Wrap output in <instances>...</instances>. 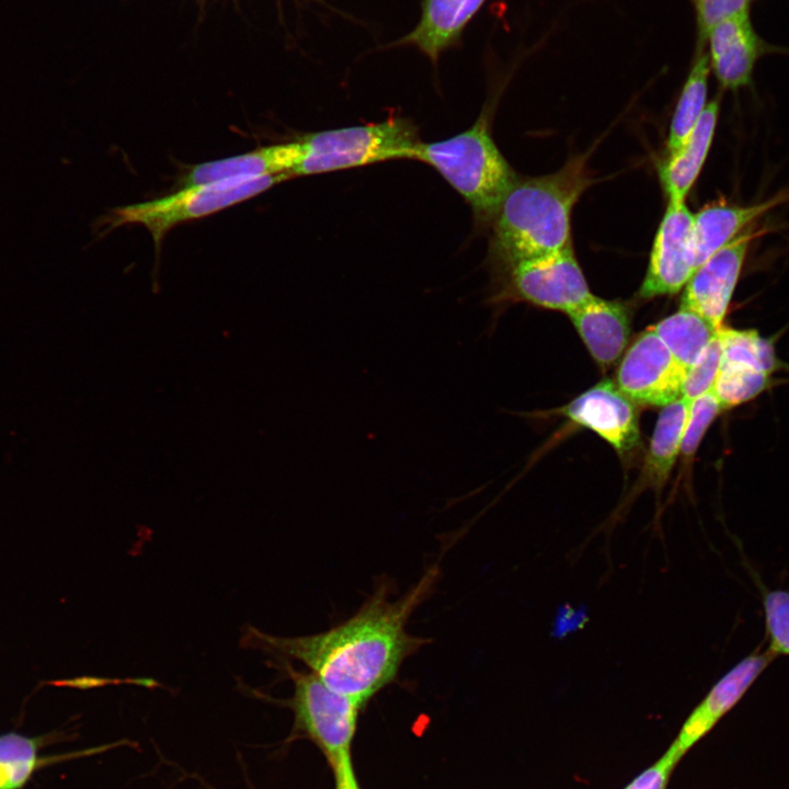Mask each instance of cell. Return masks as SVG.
Wrapping results in <instances>:
<instances>
[{
  "label": "cell",
  "instance_id": "cell-1",
  "mask_svg": "<svg viewBox=\"0 0 789 789\" xmlns=\"http://www.w3.org/2000/svg\"><path fill=\"white\" fill-rule=\"evenodd\" d=\"M437 569L404 595L390 599L385 581L348 619L325 631L298 637H277L245 625L240 645L295 659L330 689L362 706L398 676L403 662L428 642L408 632V621L425 601Z\"/></svg>",
  "mask_w": 789,
  "mask_h": 789
},
{
  "label": "cell",
  "instance_id": "cell-2",
  "mask_svg": "<svg viewBox=\"0 0 789 789\" xmlns=\"http://www.w3.org/2000/svg\"><path fill=\"white\" fill-rule=\"evenodd\" d=\"M588 184L579 158L552 174L518 178L492 220V256L501 271L571 244L572 209Z\"/></svg>",
  "mask_w": 789,
  "mask_h": 789
},
{
  "label": "cell",
  "instance_id": "cell-3",
  "mask_svg": "<svg viewBox=\"0 0 789 789\" xmlns=\"http://www.w3.org/2000/svg\"><path fill=\"white\" fill-rule=\"evenodd\" d=\"M414 160L435 169L471 206L476 219L493 220L518 176L493 141L485 115L468 129L420 142Z\"/></svg>",
  "mask_w": 789,
  "mask_h": 789
},
{
  "label": "cell",
  "instance_id": "cell-4",
  "mask_svg": "<svg viewBox=\"0 0 789 789\" xmlns=\"http://www.w3.org/2000/svg\"><path fill=\"white\" fill-rule=\"evenodd\" d=\"M298 140L301 157L290 172L291 176L320 174L388 160H414L421 142L415 126L401 117L312 133Z\"/></svg>",
  "mask_w": 789,
  "mask_h": 789
},
{
  "label": "cell",
  "instance_id": "cell-5",
  "mask_svg": "<svg viewBox=\"0 0 789 789\" xmlns=\"http://www.w3.org/2000/svg\"><path fill=\"white\" fill-rule=\"evenodd\" d=\"M288 179L290 175L283 173L186 186L161 198L115 208L107 217L106 227L142 225L159 250L165 235L176 225L241 203Z\"/></svg>",
  "mask_w": 789,
  "mask_h": 789
},
{
  "label": "cell",
  "instance_id": "cell-6",
  "mask_svg": "<svg viewBox=\"0 0 789 789\" xmlns=\"http://www.w3.org/2000/svg\"><path fill=\"white\" fill-rule=\"evenodd\" d=\"M492 304L516 300L570 312L593 294L574 255L572 243L501 271Z\"/></svg>",
  "mask_w": 789,
  "mask_h": 789
},
{
  "label": "cell",
  "instance_id": "cell-7",
  "mask_svg": "<svg viewBox=\"0 0 789 789\" xmlns=\"http://www.w3.org/2000/svg\"><path fill=\"white\" fill-rule=\"evenodd\" d=\"M282 662L294 684L289 704L297 725L322 748L332 766L350 757L362 705L330 689L310 671H297L287 659Z\"/></svg>",
  "mask_w": 789,
  "mask_h": 789
},
{
  "label": "cell",
  "instance_id": "cell-8",
  "mask_svg": "<svg viewBox=\"0 0 789 789\" xmlns=\"http://www.w3.org/2000/svg\"><path fill=\"white\" fill-rule=\"evenodd\" d=\"M686 374L649 327L624 354L615 384L634 403L664 407L682 396Z\"/></svg>",
  "mask_w": 789,
  "mask_h": 789
},
{
  "label": "cell",
  "instance_id": "cell-9",
  "mask_svg": "<svg viewBox=\"0 0 789 789\" xmlns=\"http://www.w3.org/2000/svg\"><path fill=\"white\" fill-rule=\"evenodd\" d=\"M691 214L685 202L668 201L656 231L641 298L679 291L696 271Z\"/></svg>",
  "mask_w": 789,
  "mask_h": 789
},
{
  "label": "cell",
  "instance_id": "cell-10",
  "mask_svg": "<svg viewBox=\"0 0 789 789\" xmlns=\"http://www.w3.org/2000/svg\"><path fill=\"white\" fill-rule=\"evenodd\" d=\"M560 413L606 441L620 457L640 445L639 415L634 402L611 380L604 379L582 392Z\"/></svg>",
  "mask_w": 789,
  "mask_h": 789
},
{
  "label": "cell",
  "instance_id": "cell-11",
  "mask_svg": "<svg viewBox=\"0 0 789 789\" xmlns=\"http://www.w3.org/2000/svg\"><path fill=\"white\" fill-rule=\"evenodd\" d=\"M774 659L766 649L757 648L729 670L687 717L668 754L679 763L739 704Z\"/></svg>",
  "mask_w": 789,
  "mask_h": 789
},
{
  "label": "cell",
  "instance_id": "cell-12",
  "mask_svg": "<svg viewBox=\"0 0 789 789\" xmlns=\"http://www.w3.org/2000/svg\"><path fill=\"white\" fill-rule=\"evenodd\" d=\"M753 237L743 231L705 261L685 285L681 307L701 315L720 328Z\"/></svg>",
  "mask_w": 789,
  "mask_h": 789
},
{
  "label": "cell",
  "instance_id": "cell-13",
  "mask_svg": "<svg viewBox=\"0 0 789 789\" xmlns=\"http://www.w3.org/2000/svg\"><path fill=\"white\" fill-rule=\"evenodd\" d=\"M710 70L724 89L739 90L752 83L757 60L771 47L756 33L750 13L717 24L707 35Z\"/></svg>",
  "mask_w": 789,
  "mask_h": 789
},
{
  "label": "cell",
  "instance_id": "cell-14",
  "mask_svg": "<svg viewBox=\"0 0 789 789\" xmlns=\"http://www.w3.org/2000/svg\"><path fill=\"white\" fill-rule=\"evenodd\" d=\"M567 315L601 367L607 368L621 357L630 336V315L621 301L592 295Z\"/></svg>",
  "mask_w": 789,
  "mask_h": 789
},
{
  "label": "cell",
  "instance_id": "cell-15",
  "mask_svg": "<svg viewBox=\"0 0 789 789\" xmlns=\"http://www.w3.org/2000/svg\"><path fill=\"white\" fill-rule=\"evenodd\" d=\"M301 157L299 140L260 148L240 156L193 167L182 181L183 187L231 179L256 178L290 172Z\"/></svg>",
  "mask_w": 789,
  "mask_h": 789
},
{
  "label": "cell",
  "instance_id": "cell-16",
  "mask_svg": "<svg viewBox=\"0 0 789 789\" xmlns=\"http://www.w3.org/2000/svg\"><path fill=\"white\" fill-rule=\"evenodd\" d=\"M485 0H423L420 21L402 43L415 46L433 62L460 38Z\"/></svg>",
  "mask_w": 789,
  "mask_h": 789
},
{
  "label": "cell",
  "instance_id": "cell-17",
  "mask_svg": "<svg viewBox=\"0 0 789 789\" xmlns=\"http://www.w3.org/2000/svg\"><path fill=\"white\" fill-rule=\"evenodd\" d=\"M718 113L719 101L716 98L707 103L684 144L660 167V181L668 201L685 202L709 152Z\"/></svg>",
  "mask_w": 789,
  "mask_h": 789
},
{
  "label": "cell",
  "instance_id": "cell-18",
  "mask_svg": "<svg viewBox=\"0 0 789 789\" xmlns=\"http://www.w3.org/2000/svg\"><path fill=\"white\" fill-rule=\"evenodd\" d=\"M776 203L778 201L746 206L713 203L694 214L693 241L696 270Z\"/></svg>",
  "mask_w": 789,
  "mask_h": 789
},
{
  "label": "cell",
  "instance_id": "cell-19",
  "mask_svg": "<svg viewBox=\"0 0 789 789\" xmlns=\"http://www.w3.org/2000/svg\"><path fill=\"white\" fill-rule=\"evenodd\" d=\"M690 401L679 397L662 407L651 437L643 477L659 490L667 480L681 453Z\"/></svg>",
  "mask_w": 789,
  "mask_h": 789
},
{
  "label": "cell",
  "instance_id": "cell-20",
  "mask_svg": "<svg viewBox=\"0 0 789 789\" xmlns=\"http://www.w3.org/2000/svg\"><path fill=\"white\" fill-rule=\"evenodd\" d=\"M651 328L687 371L719 331L708 319L684 307Z\"/></svg>",
  "mask_w": 789,
  "mask_h": 789
},
{
  "label": "cell",
  "instance_id": "cell-21",
  "mask_svg": "<svg viewBox=\"0 0 789 789\" xmlns=\"http://www.w3.org/2000/svg\"><path fill=\"white\" fill-rule=\"evenodd\" d=\"M708 55L704 48L697 54L681 92L671 121L667 138L668 153L675 152L687 139L707 105L708 78L710 73Z\"/></svg>",
  "mask_w": 789,
  "mask_h": 789
},
{
  "label": "cell",
  "instance_id": "cell-22",
  "mask_svg": "<svg viewBox=\"0 0 789 789\" xmlns=\"http://www.w3.org/2000/svg\"><path fill=\"white\" fill-rule=\"evenodd\" d=\"M50 737L14 731L0 734V789H21L26 785L35 770L45 765L38 752Z\"/></svg>",
  "mask_w": 789,
  "mask_h": 789
},
{
  "label": "cell",
  "instance_id": "cell-23",
  "mask_svg": "<svg viewBox=\"0 0 789 789\" xmlns=\"http://www.w3.org/2000/svg\"><path fill=\"white\" fill-rule=\"evenodd\" d=\"M718 335L722 359L771 374L778 367L773 344L754 330H735L721 325Z\"/></svg>",
  "mask_w": 789,
  "mask_h": 789
},
{
  "label": "cell",
  "instance_id": "cell-24",
  "mask_svg": "<svg viewBox=\"0 0 789 789\" xmlns=\"http://www.w3.org/2000/svg\"><path fill=\"white\" fill-rule=\"evenodd\" d=\"M770 375L722 359L712 391L723 409L752 400L769 385Z\"/></svg>",
  "mask_w": 789,
  "mask_h": 789
},
{
  "label": "cell",
  "instance_id": "cell-25",
  "mask_svg": "<svg viewBox=\"0 0 789 789\" xmlns=\"http://www.w3.org/2000/svg\"><path fill=\"white\" fill-rule=\"evenodd\" d=\"M766 650L776 659L789 656V591L762 588Z\"/></svg>",
  "mask_w": 789,
  "mask_h": 789
},
{
  "label": "cell",
  "instance_id": "cell-26",
  "mask_svg": "<svg viewBox=\"0 0 789 789\" xmlns=\"http://www.w3.org/2000/svg\"><path fill=\"white\" fill-rule=\"evenodd\" d=\"M721 363L722 345L717 334L699 359L688 369L681 397L691 402L697 397L712 390Z\"/></svg>",
  "mask_w": 789,
  "mask_h": 789
},
{
  "label": "cell",
  "instance_id": "cell-27",
  "mask_svg": "<svg viewBox=\"0 0 789 789\" xmlns=\"http://www.w3.org/2000/svg\"><path fill=\"white\" fill-rule=\"evenodd\" d=\"M722 410L723 407L712 390L690 402L688 421L681 447V454L685 458L694 456L707 428Z\"/></svg>",
  "mask_w": 789,
  "mask_h": 789
},
{
  "label": "cell",
  "instance_id": "cell-28",
  "mask_svg": "<svg viewBox=\"0 0 789 789\" xmlns=\"http://www.w3.org/2000/svg\"><path fill=\"white\" fill-rule=\"evenodd\" d=\"M753 0H693L696 12L697 48L705 47L708 33L719 23L750 13Z\"/></svg>",
  "mask_w": 789,
  "mask_h": 789
},
{
  "label": "cell",
  "instance_id": "cell-29",
  "mask_svg": "<svg viewBox=\"0 0 789 789\" xmlns=\"http://www.w3.org/2000/svg\"><path fill=\"white\" fill-rule=\"evenodd\" d=\"M676 762L667 751L649 768L639 774L624 789H667Z\"/></svg>",
  "mask_w": 789,
  "mask_h": 789
},
{
  "label": "cell",
  "instance_id": "cell-30",
  "mask_svg": "<svg viewBox=\"0 0 789 789\" xmlns=\"http://www.w3.org/2000/svg\"><path fill=\"white\" fill-rule=\"evenodd\" d=\"M335 774V789H359L353 771L351 756L332 766Z\"/></svg>",
  "mask_w": 789,
  "mask_h": 789
}]
</instances>
